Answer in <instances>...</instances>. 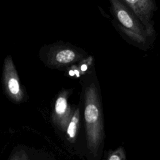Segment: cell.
<instances>
[{
	"instance_id": "cell-4",
	"label": "cell",
	"mask_w": 160,
	"mask_h": 160,
	"mask_svg": "<svg viewBox=\"0 0 160 160\" xmlns=\"http://www.w3.org/2000/svg\"><path fill=\"white\" fill-rule=\"evenodd\" d=\"M132 11L144 28L148 36L150 38L155 33L151 18L156 9V4L151 0H121Z\"/></svg>"
},
{
	"instance_id": "cell-6",
	"label": "cell",
	"mask_w": 160,
	"mask_h": 160,
	"mask_svg": "<svg viewBox=\"0 0 160 160\" xmlns=\"http://www.w3.org/2000/svg\"><path fill=\"white\" fill-rule=\"evenodd\" d=\"M81 120V112L80 106L78 105L76 109H74L71 118L66 128L65 133L68 139L70 142H74L80 127Z\"/></svg>"
},
{
	"instance_id": "cell-3",
	"label": "cell",
	"mask_w": 160,
	"mask_h": 160,
	"mask_svg": "<svg viewBox=\"0 0 160 160\" xmlns=\"http://www.w3.org/2000/svg\"><path fill=\"white\" fill-rule=\"evenodd\" d=\"M110 3L114 24L119 32L134 33L149 38L142 24L122 1L111 0Z\"/></svg>"
},
{
	"instance_id": "cell-1",
	"label": "cell",
	"mask_w": 160,
	"mask_h": 160,
	"mask_svg": "<svg viewBox=\"0 0 160 160\" xmlns=\"http://www.w3.org/2000/svg\"><path fill=\"white\" fill-rule=\"evenodd\" d=\"M82 81L83 117L87 146L96 156L104 138V117L99 82L92 70L84 74Z\"/></svg>"
},
{
	"instance_id": "cell-5",
	"label": "cell",
	"mask_w": 160,
	"mask_h": 160,
	"mask_svg": "<svg viewBox=\"0 0 160 160\" xmlns=\"http://www.w3.org/2000/svg\"><path fill=\"white\" fill-rule=\"evenodd\" d=\"M70 91L62 90L55 100L52 119L54 124L62 132L66 128L72 114L73 111L68 102Z\"/></svg>"
},
{
	"instance_id": "cell-7",
	"label": "cell",
	"mask_w": 160,
	"mask_h": 160,
	"mask_svg": "<svg viewBox=\"0 0 160 160\" xmlns=\"http://www.w3.org/2000/svg\"><path fill=\"white\" fill-rule=\"evenodd\" d=\"M107 160H126V152L122 147H119L108 153Z\"/></svg>"
},
{
	"instance_id": "cell-2",
	"label": "cell",
	"mask_w": 160,
	"mask_h": 160,
	"mask_svg": "<svg viewBox=\"0 0 160 160\" xmlns=\"http://www.w3.org/2000/svg\"><path fill=\"white\" fill-rule=\"evenodd\" d=\"M86 52L68 44L56 43L44 46L41 50L43 63L52 69H62L83 61Z\"/></svg>"
},
{
	"instance_id": "cell-9",
	"label": "cell",
	"mask_w": 160,
	"mask_h": 160,
	"mask_svg": "<svg viewBox=\"0 0 160 160\" xmlns=\"http://www.w3.org/2000/svg\"><path fill=\"white\" fill-rule=\"evenodd\" d=\"M12 160H30V159L26 155L21 154V155H18L16 156Z\"/></svg>"
},
{
	"instance_id": "cell-8",
	"label": "cell",
	"mask_w": 160,
	"mask_h": 160,
	"mask_svg": "<svg viewBox=\"0 0 160 160\" xmlns=\"http://www.w3.org/2000/svg\"><path fill=\"white\" fill-rule=\"evenodd\" d=\"M8 87L11 92L13 94H18L19 92V84L14 78H11L8 82Z\"/></svg>"
},
{
	"instance_id": "cell-10",
	"label": "cell",
	"mask_w": 160,
	"mask_h": 160,
	"mask_svg": "<svg viewBox=\"0 0 160 160\" xmlns=\"http://www.w3.org/2000/svg\"><path fill=\"white\" fill-rule=\"evenodd\" d=\"M87 68H88V67L86 64H83L81 66V71H85L86 70H87Z\"/></svg>"
}]
</instances>
